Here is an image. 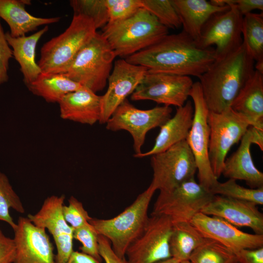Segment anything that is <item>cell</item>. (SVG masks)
Here are the masks:
<instances>
[{
  "mask_svg": "<svg viewBox=\"0 0 263 263\" xmlns=\"http://www.w3.org/2000/svg\"><path fill=\"white\" fill-rule=\"evenodd\" d=\"M30 4L29 0H0V19L8 25L11 36H24L41 25H48L60 20L59 17L40 18L32 15L25 8Z\"/></svg>",
  "mask_w": 263,
  "mask_h": 263,
  "instance_id": "603a6c76",
  "label": "cell"
},
{
  "mask_svg": "<svg viewBox=\"0 0 263 263\" xmlns=\"http://www.w3.org/2000/svg\"><path fill=\"white\" fill-rule=\"evenodd\" d=\"M67 263H101V262L88 254L74 251Z\"/></svg>",
  "mask_w": 263,
  "mask_h": 263,
  "instance_id": "7bdbcfd3",
  "label": "cell"
},
{
  "mask_svg": "<svg viewBox=\"0 0 263 263\" xmlns=\"http://www.w3.org/2000/svg\"><path fill=\"white\" fill-rule=\"evenodd\" d=\"M232 263H239L237 261V260L236 261H235L234 262H233Z\"/></svg>",
  "mask_w": 263,
  "mask_h": 263,
  "instance_id": "7dc6e473",
  "label": "cell"
},
{
  "mask_svg": "<svg viewBox=\"0 0 263 263\" xmlns=\"http://www.w3.org/2000/svg\"><path fill=\"white\" fill-rule=\"evenodd\" d=\"M252 144L249 128L238 149L225 159L222 174L225 177L245 182L251 188L263 187V173L255 166L250 152Z\"/></svg>",
  "mask_w": 263,
  "mask_h": 263,
  "instance_id": "7402d4cb",
  "label": "cell"
},
{
  "mask_svg": "<svg viewBox=\"0 0 263 263\" xmlns=\"http://www.w3.org/2000/svg\"><path fill=\"white\" fill-rule=\"evenodd\" d=\"M243 44L256 63L263 62V14L250 13L243 16Z\"/></svg>",
  "mask_w": 263,
  "mask_h": 263,
  "instance_id": "f1b7e54d",
  "label": "cell"
},
{
  "mask_svg": "<svg viewBox=\"0 0 263 263\" xmlns=\"http://www.w3.org/2000/svg\"><path fill=\"white\" fill-rule=\"evenodd\" d=\"M190 223L206 238L221 243L234 253L263 247V235L243 232L221 218L199 212Z\"/></svg>",
  "mask_w": 263,
  "mask_h": 263,
  "instance_id": "ac0fdd59",
  "label": "cell"
},
{
  "mask_svg": "<svg viewBox=\"0 0 263 263\" xmlns=\"http://www.w3.org/2000/svg\"><path fill=\"white\" fill-rule=\"evenodd\" d=\"M48 25L28 36L13 37L7 32V41L12 48L13 56L18 62L26 85L34 81L41 71L36 61V49L42 36L48 30Z\"/></svg>",
  "mask_w": 263,
  "mask_h": 263,
  "instance_id": "484cf974",
  "label": "cell"
},
{
  "mask_svg": "<svg viewBox=\"0 0 263 263\" xmlns=\"http://www.w3.org/2000/svg\"><path fill=\"white\" fill-rule=\"evenodd\" d=\"M193 84L190 76L147 72L131 98L133 101L150 100L164 106L180 107L189 96Z\"/></svg>",
  "mask_w": 263,
  "mask_h": 263,
  "instance_id": "5bb4252c",
  "label": "cell"
},
{
  "mask_svg": "<svg viewBox=\"0 0 263 263\" xmlns=\"http://www.w3.org/2000/svg\"><path fill=\"white\" fill-rule=\"evenodd\" d=\"M26 86L47 102L58 103L65 95L83 87L63 74L43 73Z\"/></svg>",
  "mask_w": 263,
  "mask_h": 263,
  "instance_id": "4316f807",
  "label": "cell"
},
{
  "mask_svg": "<svg viewBox=\"0 0 263 263\" xmlns=\"http://www.w3.org/2000/svg\"><path fill=\"white\" fill-rule=\"evenodd\" d=\"M156 190L150 184L116 216L108 219L92 218L89 221L98 234L110 241L113 251L120 258H125L127 249L146 225L149 205Z\"/></svg>",
  "mask_w": 263,
  "mask_h": 263,
  "instance_id": "277c9868",
  "label": "cell"
},
{
  "mask_svg": "<svg viewBox=\"0 0 263 263\" xmlns=\"http://www.w3.org/2000/svg\"><path fill=\"white\" fill-rule=\"evenodd\" d=\"M201 212L221 218L237 227H249L255 234L263 235V214L253 203L215 195Z\"/></svg>",
  "mask_w": 263,
  "mask_h": 263,
  "instance_id": "d6986e66",
  "label": "cell"
},
{
  "mask_svg": "<svg viewBox=\"0 0 263 263\" xmlns=\"http://www.w3.org/2000/svg\"><path fill=\"white\" fill-rule=\"evenodd\" d=\"M172 229L173 223L168 217L151 215L141 233L127 249L128 263H155L171 258Z\"/></svg>",
  "mask_w": 263,
  "mask_h": 263,
  "instance_id": "7c38bea8",
  "label": "cell"
},
{
  "mask_svg": "<svg viewBox=\"0 0 263 263\" xmlns=\"http://www.w3.org/2000/svg\"><path fill=\"white\" fill-rule=\"evenodd\" d=\"M151 156L153 178L150 184L156 190H169L194 178L196 164L186 140Z\"/></svg>",
  "mask_w": 263,
  "mask_h": 263,
  "instance_id": "30bf717a",
  "label": "cell"
},
{
  "mask_svg": "<svg viewBox=\"0 0 263 263\" xmlns=\"http://www.w3.org/2000/svg\"><path fill=\"white\" fill-rule=\"evenodd\" d=\"M13 56L0 20V85L8 80L9 61Z\"/></svg>",
  "mask_w": 263,
  "mask_h": 263,
  "instance_id": "74e56055",
  "label": "cell"
},
{
  "mask_svg": "<svg viewBox=\"0 0 263 263\" xmlns=\"http://www.w3.org/2000/svg\"><path fill=\"white\" fill-rule=\"evenodd\" d=\"M98 233L89 222L73 230L74 239L81 244L79 247L81 252L101 262L102 259L98 249Z\"/></svg>",
  "mask_w": 263,
  "mask_h": 263,
  "instance_id": "e575fe53",
  "label": "cell"
},
{
  "mask_svg": "<svg viewBox=\"0 0 263 263\" xmlns=\"http://www.w3.org/2000/svg\"><path fill=\"white\" fill-rule=\"evenodd\" d=\"M147 72L146 67L130 63L125 59L114 62L108 79V89L101 96L99 123H106L116 109L134 92Z\"/></svg>",
  "mask_w": 263,
  "mask_h": 263,
  "instance_id": "2e32d148",
  "label": "cell"
},
{
  "mask_svg": "<svg viewBox=\"0 0 263 263\" xmlns=\"http://www.w3.org/2000/svg\"><path fill=\"white\" fill-rule=\"evenodd\" d=\"M16 250L14 239L6 236L0 228V263H13Z\"/></svg>",
  "mask_w": 263,
  "mask_h": 263,
  "instance_id": "f35d334b",
  "label": "cell"
},
{
  "mask_svg": "<svg viewBox=\"0 0 263 263\" xmlns=\"http://www.w3.org/2000/svg\"><path fill=\"white\" fill-rule=\"evenodd\" d=\"M106 1L109 15V20L106 25L113 24L125 20L142 7L141 0Z\"/></svg>",
  "mask_w": 263,
  "mask_h": 263,
  "instance_id": "d590c367",
  "label": "cell"
},
{
  "mask_svg": "<svg viewBox=\"0 0 263 263\" xmlns=\"http://www.w3.org/2000/svg\"><path fill=\"white\" fill-rule=\"evenodd\" d=\"M172 111L170 107L164 105L149 110L139 109L126 99L114 111L106 127L113 132L123 130L129 132L133 138L135 154H138L142 152L147 132L163 125L171 117Z\"/></svg>",
  "mask_w": 263,
  "mask_h": 263,
  "instance_id": "8fae6325",
  "label": "cell"
},
{
  "mask_svg": "<svg viewBox=\"0 0 263 263\" xmlns=\"http://www.w3.org/2000/svg\"><path fill=\"white\" fill-rule=\"evenodd\" d=\"M70 5L74 15H82L91 19L97 29L104 27L109 20L106 0H71Z\"/></svg>",
  "mask_w": 263,
  "mask_h": 263,
  "instance_id": "d6a6232c",
  "label": "cell"
},
{
  "mask_svg": "<svg viewBox=\"0 0 263 263\" xmlns=\"http://www.w3.org/2000/svg\"><path fill=\"white\" fill-rule=\"evenodd\" d=\"M233 2L243 16L255 9L263 10V0H233Z\"/></svg>",
  "mask_w": 263,
  "mask_h": 263,
  "instance_id": "b9f144b4",
  "label": "cell"
},
{
  "mask_svg": "<svg viewBox=\"0 0 263 263\" xmlns=\"http://www.w3.org/2000/svg\"><path fill=\"white\" fill-rule=\"evenodd\" d=\"M207 239L190 222L173 224L169 240L171 257L180 262L189 260L193 251Z\"/></svg>",
  "mask_w": 263,
  "mask_h": 263,
  "instance_id": "83f0119b",
  "label": "cell"
},
{
  "mask_svg": "<svg viewBox=\"0 0 263 263\" xmlns=\"http://www.w3.org/2000/svg\"><path fill=\"white\" fill-rule=\"evenodd\" d=\"M99 254L105 263H128L125 258L118 257L112 249L110 241L105 237L98 236Z\"/></svg>",
  "mask_w": 263,
  "mask_h": 263,
  "instance_id": "ab89813d",
  "label": "cell"
},
{
  "mask_svg": "<svg viewBox=\"0 0 263 263\" xmlns=\"http://www.w3.org/2000/svg\"><path fill=\"white\" fill-rule=\"evenodd\" d=\"M58 104L63 119L90 125L100 119L101 96L86 87L65 95Z\"/></svg>",
  "mask_w": 263,
  "mask_h": 263,
  "instance_id": "ffe728a7",
  "label": "cell"
},
{
  "mask_svg": "<svg viewBox=\"0 0 263 263\" xmlns=\"http://www.w3.org/2000/svg\"><path fill=\"white\" fill-rule=\"evenodd\" d=\"M229 8L213 14L204 25L196 43L202 49L214 45L215 57L226 55L238 48L243 43L242 27L243 16L233 0Z\"/></svg>",
  "mask_w": 263,
  "mask_h": 263,
  "instance_id": "4fadbf2b",
  "label": "cell"
},
{
  "mask_svg": "<svg viewBox=\"0 0 263 263\" xmlns=\"http://www.w3.org/2000/svg\"><path fill=\"white\" fill-rule=\"evenodd\" d=\"M236 260L232 250L209 238L193 251L189 259L192 263H232Z\"/></svg>",
  "mask_w": 263,
  "mask_h": 263,
  "instance_id": "f546056e",
  "label": "cell"
},
{
  "mask_svg": "<svg viewBox=\"0 0 263 263\" xmlns=\"http://www.w3.org/2000/svg\"><path fill=\"white\" fill-rule=\"evenodd\" d=\"M214 195L194 178L171 189L160 191L151 215L166 216L173 224L190 222Z\"/></svg>",
  "mask_w": 263,
  "mask_h": 263,
  "instance_id": "ba28073f",
  "label": "cell"
},
{
  "mask_svg": "<svg viewBox=\"0 0 263 263\" xmlns=\"http://www.w3.org/2000/svg\"><path fill=\"white\" fill-rule=\"evenodd\" d=\"M97 33L93 21L74 15L69 27L46 42L40 49L38 64L41 73L63 74L78 52Z\"/></svg>",
  "mask_w": 263,
  "mask_h": 263,
  "instance_id": "5b68a950",
  "label": "cell"
},
{
  "mask_svg": "<svg viewBox=\"0 0 263 263\" xmlns=\"http://www.w3.org/2000/svg\"><path fill=\"white\" fill-rule=\"evenodd\" d=\"M235 254L239 263H263V247L243 249Z\"/></svg>",
  "mask_w": 263,
  "mask_h": 263,
  "instance_id": "60d3db41",
  "label": "cell"
},
{
  "mask_svg": "<svg viewBox=\"0 0 263 263\" xmlns=\"http://www.w3.org/2000/svg\"><path fill=\"white\" fill-rule=\"evenodd\" d=\"M180 263H192L189 260L181 261Z\"/></svg>",
  "mask_w": 263,
  "mask_h": 263,
  "instance_id": "bcb514c9",
  "label": "cell"
},
{
  "mask_svg": "<svg viewBox=\"0 0 263 263\" xmlns=\"http://www.w3.org/2000/svg\"><path fill=\"white\" fill-rule=\"evenodd\" d=\"M189 96L193 102L194 113L192 126L186 140L195 159L198 183L210 191L219 182L213 172L209 159V110L199 81L193 83Z\"/></svg>",
  "mask_w": 263,
  "mask_h": 263,
  "instance_id": "9c48e42d",
  "label": "cell"
},
{
  "mask_svg": "<svg viewBox=\"0 0 263 263\" xmlns=\"http://www.w3.org/2000/svg\"><path fill=\"white\" fill-rule=\"evenodd\" d=\"M193 113L194 107L190 100L187 101L184 106L177 108L174 115L160 127L152 149L147 152L134 154V157L151 156L186 140L192 126Z\"/></svg>",
  "mask_w": 263,
  "mask_h": 263,
  "instance_id": "44dd1931",
  "label": "cell"
},
{
  "mask_svg": "<svg viewBox=\"0 0 263 263\" xmlns=\"http://www.w3.org/2000/svg\"><path fill=\"white\" fill-rule=\"evenodd\" d=\"M208 156L215 176L222 175L227 154L233 145L239 142L251 126L247 118L230 107L220 113L209 111Z\"/></svg>",
  "mask_w": 263,
  "mask_h": 263,
  "instance_id": "52a82bcc",
  "label": "cell"
},
{
  "mask_svg": "<svg viewBox=\"0 0 263 263\" xmlns=\"http://www.w3.org/2000/svg\"><path fill=\"white\" fill-rule=\"evenodd\" d=\"M10 209L20 213L25 212L23 205L7 176L0 171V221L7 223L13 230L17 223L10 215Z\"/></svg>",
  "mask_w": 263,
  "mask_h": 263,
  "instance_id": "4dcf8cb0",
  "label": "cell"
},
{
  "mask_svg": "<svg viewBox=\"0 0 263 263\" xmlns=\"http://www.w3.org/2000/svg\"><path fill=\"white\" fill-rule=\"evenodd\" d=\"M64 195H52L45 199L39 211L27 218L35 225L48 229L56 247V263H67L73 250V228L65 221L62 207Z\"/></svg>",
  "mask_w": 263,
  "mask_h": 263,
  "instance_id": "9a60e30c",
  "label": "cell"
},
{
  "mask_svg": "<svg viewBox=\"0 0 263 263\" xmlns=\"http://www.w3.org/2000/svg\"><path fill=\"white\" fill-rule=\"evenodd\" d=\"M168 34V28L143 7L125 20L106 25L101 34L115 56L126 58L155 44Z\"/></svg>",
  "mask_w": 263,
  "mask_h": 263,
  "instance_id": "3957f363",
  "label": "cell"
},
{
  "mask_svg": "<svg viewBox=\"0 0 263 263\" xmlns=\"http://www.w3.org/2000/svg\"><path fill=\"white\" fill-rule=\"evenodd\" d=\"M215 50L202 49L184 31L167 35L155 44L126 58L149 73L199 77L215 60Z\"/></svg>",
  "mask_w": 263,
  "mask_h": 263,
  "instance_id": "6da1fadb",
  "label": "cell"
},
{
  "mask_svg": "<svg viewBox=\"0 0 263 263\" xmlns=\"http://www.w3.org/2000/svg\"><path fill=\"white\" fill-rule=\"evenodd\" d=\"M171 0L181 20L183 31L196 42L209 19L215 13L229 8V5L217 6L206 0Z\"/></svg>",
  "mask_w": 263,
  "mask_h": 263,
  "instance_id": "d4e9b609",
  "label": "cell"
},
{
  "mask_svg": "<svg viewBox=\"0 0 263 263\" xmlns=\"http://www.w3.org/2000/svg\"><path fill=\"white\" fill-rule=\"evenodd\" d=\"M115 57L108 41L97 32L78 52L63 74L96 93L105 87Z\"/></svg>",
  "mask_w": 263,
  "mask_h": 263,
  "instance_id": "8992f818",
  "label": "cell"
},
{
  "mask_svg": "<svg viewBox=\"0 0 263 263\" xmlns=\"http://www.w3.org/2000/svg\"><path fill=\"white\" fill-rule=\"evenodd\" d=\"M251 134L252 144L257 145L260 149L263 150V128L252 126L249 127Z\"/></svg>",
  "mask_w": 263,
  "mask_h": 263,
  "instance_id": "ee69618b",
  "label": "cell"
},
{
  "mask_svg": "<svg viewBox=\"0 0 263 263\" xmlns=\"http://www.w3.org/2000/svg\"><path fill=\"white\" fill-rule=\"evenodd\" d=\"M236 181L229 179L220 183L210 190L214 195H220L231 198L250 202L256 205H263V187L248 188L238 184Z\"/></svg>",
  "mask_w": 263,
  "mask_h": 263,
  "instance_id": "1f68e13d",
  "label": "cell"
},
{
  "mask_svg": "<svg viewBox=\"0 0 263 263\" xmlns=\"http://www.w3.org/2000/svg\"><path fill=\"white\" fill-rule=\"evenodd\" d=\"M62 212L65 221L73 229L88 223L92 218L82 203L73 196L69 199L68 205L63 206Z\"/></svg>",
  "mask_w": 263,
  "mask_h": 263,
  "instance_id": "8d00e7d4",
  "label": "cell"
},
{
  "mask_svg": "<svg viewBox=\"0 0 263 263\" xmlns=\"http://www.w3.org/2000/svg\"><path fill=\"white\" fill-rule=\"evenodd\" d=\"M230 107L245 116L251 126L263 128V74L255 70L243 86Z\"/></svg>",
  "mask_w": 263,
  "mask_h": 263,
  "instance_id": "cb8c5ba5",
  "label": "cell"
},
{
  "mask_svg": "<svg viewBox=\"0 0 263 263\" xmlns=\"http://www.w3.org/2000/svg\"><path fill=\"white\" fill-rule=\"evenodd\" d=\"M255 61L244 44L217 57L198 78L209 111L220 113L230 107L238 93L255 71Z\"/></svg>",
  "mask_w": 263,
  "mask_h": 263,
  "instance_id": "7a4b0ae2",
  "label": "cell"
},
{
  "mask_svg": "<svg viewBox=\"0 0 263 263\" xmlns=\"http://www.w3.org/2000/svg\"><path fill=\"white\" fill-rule=\"evenodd\" d=\"M16 255L13 263H56L54 247L46 229L19 217L14 229Z\"/></svg>",
  "mask_w": 263,
  "mask_h": 263,
  "instance_id": "e0dca14e",
  "label": "cell"
},
{
  "mask_svg": "<svg viewBox=\"0 0 263 263\" xmlns=\"http://www.w3.org/2000/svg\"><path fill=\"white\" fill-rule=\"evenodd\" d=\"M180 261H179V260L174 258L171 257L169 259L159 261L155 263H180Z\"/></svg>",
  "mask_w": 263,
  "mask_h": 263,
  "instance_id": "f6af8a7d",
  "label": "cell"
},
{
  "mask_svg": "<svg viewBox=\"0 0 263 263\" xmlns=\"http://www.w3.org/2000/svg\"><path fill=\"white\" fill-rule=\"evenodd\" d=\"M142 7L153 15L167 28L178 29L181 20L171 0H141Z\"/></svg>",
  "mask_w": 263,
  "mask_h": 263,
  "instance_id": "836d02e7",
  "label": "cell"
}]
</instances>
